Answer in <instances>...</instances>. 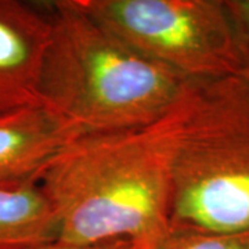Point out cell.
I'll use <instances>...</instances> for the list:
<instances>
[{
	"instance_id": "cell-2",
	"label": "cell",
	"mask_w": 249,
	"mask_h": 249,
	"mask_svg": "<svg viewBox=\"0 0 249 249\" xmlns=\"http://www.w3.org/2000/svg\"><path fill=\"white\" fill-rule=\"evenodd\" d=\"M50 10L39 98L75 136L152 124L178 104L190 80L126 45L76 0Z\"/></svg>"
},
{
	"instance_id": "cell-1",
	"label": "cell",
	"mask_w": 249,
	"mask_h": 249,
	"mask_svg": "<svg viewBox=\"0 0 249 249\" xmlns=\"http://www.w3.org/2000/svg\"><path fill=\"white\" fill-rule=\"evenodd\" d=\"M180 100L152 124L75 136L49 160L37 184L53 208L57 240L160 245L170 231Z\"/></svg>"
},
{
	"instance_id": "cell-10",
	"label": "cell",
	"mask_w": 249,
	"mask_h": 249,
	"mask_svg": "<svg viewBox=\"0 0 249 249\" xmlns=\"http://www.w3.org/2000/svg\"><path fill=\"white\" fill-rule=\"evenodd\" d=\"M229 6L240 29L249 61V0H229Z\"/></svg>"
},
{
	"instance_id": "cell-7",
	"label": "cell",
	"mask_w": 249,
	"mask_h": 249,
	"mask_svg": "<svg viewBox=\"0 0 249 249\" xmlns=\"http://www.w3.org/2000/svg\"><path fill=\"white\" fill-rule=\"evenodd\" d=\"M57 238V219L37 180L0 184V249L31 248Z\"/></svg>"
},
{
	"instance_id": "cell-8",
	"label": "cell",
	"mask_w": 249,
	"mask_h": 249,
	"mask_svg": "<svg viewBox=\"0 0 249 249\" xmlns=\"http://www.w3.org/2000/svg\"><path fill=\"white\" fill-rule=\"evenodd\" d=\"M155 249H249V230L227 234L170 230Z\"/></svg>"
},
{
	"instance_id": "cell-5",
	"label": "cell",
	"mask_w": 249,
	"mask_h": 249,
	"mask_svg": "<svg viewBox=\"0 0 249 249\" xmlns=\"http://www.w3.org/2000/svg\"><path fill=\"white\" fill-rule=\"evenodd\" d=\"M50 35V3L0 0V112L40 104L39 83Z\"/></svg>"
},
{
	"instance_id": "cell-9",
	"label": "cell",
	"mask_w": 249,
	"mask_h": 249,
	"mask_svg": "<svg viewBox=\"0 0 249 249\" xmlns=\"http://www.w3.org/2000/svg\"><path fill=\"white\" fill-rule=\"evenodd\" d=\"M25 249H136L127 241H109L100 244H70L60 240L45 242L40 245H35Z\"/></svg>"
},
{
	"instance_id": "cell-3",
	"label": "cell",
	"mask_w": 249,
	"mask_h": 249,
	"mask_svg": "<svg viewBox=\"0 0 249 249\" xmlns=\"http://www.w3.org/2000/svg\"><path fill=\"white\" fill-rule=\"evenodd\" d=\"M170 230H249V76L188 82L172 166Z\"/></svg>"
},
{
	"instance_id": "cell-4",
	"label": "cell",
	"mask_w": 249,
	"mask_h": 249,
	"mask_svg": "<svg viewBox=\"0 0 249 249\" xmlns=\"http://www.w3.org/2000/svg\"><path fill=\"white\" fill-rule=\"evenodd\" d=\"M109 32L187 80L249 76L229 0H76Z\"/></svg>"
},
{
	"instance_id": "cell-6",
	"label": "cell",
	"mask_w": 249,
	"mask_h": 249,
	"mask_svg": "<svg viewBox=\"0 0 249 249\" xmlns=\"http://www.w3.org/2000/svg\"><path fill=\"white\" fill-rule=\"evenodd\" d=\"M75 134L42 104L0 112V184L37 180Z\"/></svg>"
}]
</instances>
